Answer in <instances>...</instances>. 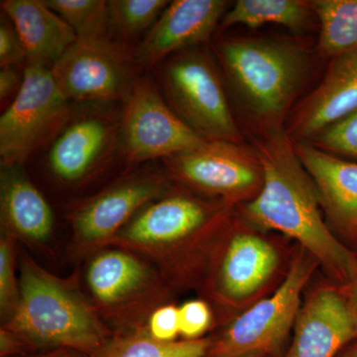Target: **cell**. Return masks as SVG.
I'll list each match as a JSON object with an SVG mask.
<instances>
[{"mask_svg": "<svg viewBox=\"0 0 357 357\" xmlns=\"http://www.w3.org/2000/svg\"><path fill=\"white\" fill-rule=\"evenodd\" d=\"M251 146L261 162V191L244 204L243 215L263 229L296 239L333 278L351 280L357 258L335 238L321 215L318 191L284 128L249 133Z\"/></svg>", "mask_w": 357, "mask_h": 357, "instance_id": "1", "label": "cell"}, {"mask_svg": "<svg viewBox=\"0 0 357 357\" xmlns=\"http://www.w3.org/2000/svg\"><path fill=\"white\" fill-rule=\"evenodd\" d=\"M230 210L218 199L171 188L140 211L107 248L126 249L144 258L171 288L188 285L206 271Z\"/></svg>", "mask_w": 357, "mask_h": 357, "instance_id": "2", "label": "cell"}, {"mask_svg": "<svg viewBox=\"0 0 357 357\" xmlns=\"http://www.w3.org/2000/svg\"><path fill=\"white\" fill-rule=\"evenodd\" d=\"M20 267V304L1 328L20 338L29 352L65 349L89 356L114 333L82 291L77 274L60 278L25 252Z\"/></svg>", "mask_w": 357, "mask_h": 357, "instance_id": "3", "label": "cell"}, {"mask_svg": "<svg viewBox=\"0 0 357 357\" xmlns=\"http://www.w3.org/2000/svg\"><path fill=\"white\" fill-rule=\"evenodd\" d=\"M215 50L252 131L284 128L309 73L306 47L291 39L236 37L218 41Z\"/></svg>", "mask_w": 357, "mask_h": 357, "instance_id": "4", "label": "cell"}, {"mask_svg": "<svg viewBox=\"0 0 357 357\" xmlns=\"http://www.w3.org/2000/svg\"><path fill=\"white\" fill-rule=\"evenodd\" d=\"M86 282L89 300L112 333L145 330L152 312L168 304L172 289L151 263L115 248L93 253Z\"/></svg>", "mask_w": 357, "mask_h": 357, "instance_id": "5", "label": "cell"}, {"mask_svg": "<svg viewBox=\"0 0 357 357\" xmlns=\"http://www.w3.org/2000/svg\"><path fill=\"white\" fill-rule=\"evenodd\" d=\"M159 79L166 102L192 130L206 140L243 144L222 73L208 53L192 48L174 54Z\"/></svg>", "mask_w": 357, "mask_h": 357, "instance_id": "6", "label": "cell"}, {"mask_svg": "<svg viewBox=\"0 0 357 357\" xmlns=\"http://www.w3.org/2000/svg\"><path fill=\"white\" fill-rule=\"evenodd\" d=\"M22 86L0 117L1 166H21L69 121L70 102L51 68L27 64Z\"/></svg>", "mask_w": 357, "mask_h": 357, "instance_id": "7", "label": "cell"}, {"mask_svg": "<svg viewBox=\"0 0 357 357\" xmlns=\"http://www.w3.org/2000/svg\"><path fill=\"white\" fill-rule=\"evenodd\" d=\"M318 264L303 248L276 292L237 317L211 340L206 357H248L276 351L297 321L301 294Z\"/></svg>", "mask_w": 357, "mask_h": 357, "instance_id": "8", "label": "cell"}, {"mask_svg": "<svg viewBox=\"0 0 357 357\" xmlns=\"http://www.w3.org/2000/svg\"><path fill=\"white\" fill-rule=\"evenodd\" d=\"M163 161L169 175L178 184L231 208L252 201L261 191L264 181L255 150L244 143L208 140Z\"/></svg>", "mask_w": 357, "mask_h": 357, "instance_id": "9", "label": "cell"}, {"mask_svg": "<svg viewBox=\"0 0 357 357\" xmlns=\"http://www.w3.org/2000/svg\"><path fill=\"white\" fill-rule=\"evenodd\" d=\"M123 102L119 143L130 165L169 158L208 141L176 114L150 77H139Z\"/></svg>", "mask_w": 357, "mask_h": 357, "instance_id": "10", "label": "cell"}, {"mask_svg": "<svg viewBox=\"0 0 357 357\" xmlns=\"http://www.w3.org/2000/svg\"><path fill=\"white\" fill-rule=\"evenodd\" d=\"M132 53L107 34L77 38L52 67L58 88L69 102L126 100L139 77Z\"/></svg>", "mask_w": 357, "mask_h": 357, "instance_id": "11", "label": "cell"}, {"mask_svg": "<svg viewBox=\"0 0 357 357\" xmlns=\"http://www.w3.org/2000/svg\"><path fill=\"white\" fill-rule=\"evenodd\" d=\"M171 189L158 174H138L109 185L79 204L70 215L73 246L79 255H93L145 206Z\"/></svg>", "mask_w": 357, "mask_h": 357, "instance_id": "12", "label": "cell"}, {"mask_svg": "<svg viewBox=\"0 0 357 357\" xmlns=\"http://www.w3.org/2000/svg\"><path fill=\"white\" fill-rule=\"evenodd\" d=\"M223 227L206 268V286L218 302L236 305L255 295L271 278L278 252L258 234Z\"/></svg>", "mask_w": 357, "mask_h": 357, "instance_id": "13", "label": "cell"}, {"mask_svg": "<svg viewBox=\"0 0 357 357\" xmlns=\"http://www.w3.org/2000/svg\"><path fill=\"white\" fill-rule=\"evenodd\" d=\"M225 0H175L131 53L136 67L150 70L178 52L208 42L227 13Z\"/></svg>", "mask_w": 357, "mask_h": 357, "instance_id": "14", "label": "cell"}, {"mask_svg": "<svg viewBox=\"0 0 357 357\" xmlns=\"http://www.w3.org/2000/svg\"><path fill=\"white\" fill-rule=\"evenodd\" d=\"M357 337V317L342 288L321 287L300 310L287 357H335Z\"/></svg>", "mask_w": 357, "mask_h": 357, "instance_id": "15", "label": "cell"}, {"mask_svg": "<svg viewBox=\"0 0 357 357\" xmlns=\"http://www.w3.org/2000/svg\"><path fill=\"white\" fill-rule=\"evenodd\" d=\"M356 109L357 49L332 59L323 81L294 110L287 132L310 142Z\"/></svg>", "mask_w": 357, "mask_h": 357, "instance_id": "16", "label": "cell"}, {"mask_svg": "<svg viewBox=\"0 0 357 357\" xmlns=\"http://www.w3.org/2000/svg\"><path fill=\"white\" fill-rule=\"evenodd\" d=\"M119 123L105 115L89 114L67 124L49 151L53 175L67 185L91 177L112 155L119 141Z\"/></svg>", "mask_w": 357, "mask_h": 357, "instance_id": "17", "label": "cell"}, {"mask_svg": "<svg viewBox=\"0 0 357 357\" xmlns=\"http://www.w3.org/2000/svg\"><path fill=\"white\" fill-rule=\"evenodd\" d=\"M296 153L318 191L328 220L349 236H357V163L309 142L293 140Z\"/></svg>", "mask_w": 357, "mask_h": 357, "instance_id": "18", "label": "cell"}, {"mask_svg": "<svg viewBox=\"0 0 357 357\" xmlns=\"http://www.w3.org/2000/svg\"><path fill=\"white\" fill-rule=\"evenodd\" d=\"M1 8L24 45L27 64L52 69L76 43V32L43 0H3Z\"/></svg>", "mask_w": 357, "mask_h": 357, "instance_id": "19", "label": "cell"}, {"mask_svg": "<svg viewBox=\"0 0 357 357\" xmlns=\"http://www.w3.org/2000/svg\"><path fill=\"white\" fill-rule=\"evenodd\" d=\"M21 166H1L0 210L2 230L30 243H43L54 227L53 211Z\"/></svg>", "mask_w": 357, "mask_h": 357, "instance_id": "20", "label": "cell"}, {"mask_svg": "<svg viewBox=\"0 0 357 357\" xmlns=\"http://www.w3.org/2000/svg\"><path fill=\"white\" fill-rule=\"evenodd\" d=\"M314 15L306 0H237L225 13L220 27L266 24L284 26L292 32L304 31Z\"/></svg>", "mask_w": 357, "mask_h": 357, "instance_id": "21", "label": "cell"}, {"mask_svg": "<svg viewBox=\"0 0 357 357\" xmlns=\"http://www.w3.org/2000/svg\"><path fill=\"white\" fill-rule=\"evenodd\" d=\"M319 24L318 51L333 59L357 49V0H309Z\"/></svg>", "mask_w": 357, "mask_h": 357, "instance_id": "22", "label": "cell"}, {"mask_svg": "<svg viewBox=\"0 0 357 357\" xmlns=\"http://www.w3.org/2000/svg\"><path fill=\"white\" fill-rule=\"evenodd\" d=\"M211 344L210 338L161 342L146 330L114 333L86 357H206Z\"/></svg>", "mask_w": 357, "mask_h": 357, "instance_id": "23", "label": "cell"}, {"mask_svg": "<svg viewBox=\"0 0 357 357\" xmlns=\"http://www.w3.org/2000/svg\"><path fill=\"white\" fill-rule=\"evenodd\" d=\"M170 1L167 0H109L107 30L122 41H132L146 34Z\"/></svg>", "mask_w": 357, "mask_h": 357, "instance_id": "24", "label": "cell"}, {"mask_svg": "<svg viewBox=\"0 0 357 357\" xmlns=\"http://www.w3.org/2000/svg\"><path fill=\"white\" fill-rule=\"evenodd\" d=\"M43 2L76 32L77 38L107 33V1L105 0H43Z\"/></svg>", "mask_w": 357, "mask_h": 357, "instance_id": "25", "label": "cell"}, {"mask_svg": "<svg viewBox=\"0 0 357 357\" xmlns=\"http://www.w3.org/2000/svg\"><path fill=\"white\" fill-rule=\"evenodd\" d=\"M17 238L2 230L0 239V314L2 324L13 316L20 300V284L16 277Z\"/></svg>", "mask_w": 357, "mask_h": 357, "instance_id": "26", "label": "cell"}, {"mask_svg": "<svg viewBox=\"0 0 357 357\" xmlns=\"http://www.w3.org/2000/svg\"><path fill=\"white\" fill-rule=\"evenodd\" d=\"M309 143L335 156L357 159V109L328 126Z\"/></svg>", "mask_w": 357, "mask_h": 357, "instance_id": "27", "label": "cell"}, {"mask_svg": "<svg viewBox=\"0 0 357 357\" xmlns=\"http://www.w3.org/2000/svg\"><path fill=\"white\" fill-rule=\"evenodd\" d=\"M180 335L185 340H199L210 328L213 321L211 307L201 300L189 301L178 307Z\"/></svg>", "mask_w": 357, "mask_h": 357, "instance_id": "28", "label": "cell"}, {"mask_svg": "<svg viewBox=\"0 0 357 357\" xmlns=\"http://www.w3.org/2000/svg\"><path fill=\"white\" fill-rule=\"evenodd\" d=\"M146 333L161 342H176L180 335V311L173 304H166L155 310L148 319Z\"/></svg>", "mask_w": 357, "mask_h": 357, "instance_id": "29", "label": "cell"}, {"mask_svg": "<svg viewBox=\"0 0 357 357\" xmlns=\"http://www.w3.org/2000/svg\"><path fill=\"white\" fill-rule=\"evenodd\" d=\"M0 22V68L18 67L27 62V53L20 34L6 14Z\"/></svg>", "mask_w": 357, "mask_h": 357, "instance_id": "30", "label": "cell"}, {"mask_svg": "<svg viewBox=\"0 0 357 357\" xmlns=\"http://www.w3.org/2000/svg\"><path fill=\"white\" fill-rule=\"evenodd\" d=\"M24 72L20 74L18 67L0 68V102L3 105L13 95L17 96L22 86Z\"/></svg>", "mask_w": 357, "mask_h": 357, "instance_id": "31", "label": "cell"}, {"mask_svg": "<svg viewBox=\"0 0 357 357\" xmlns=\"http://www.w3.org/2000/svg\"><path fill=\"white\" fill-rule=\"evenodd\" d=\"M28 352L26 345L14 333L6 328H0V356H25Z\"/></svg>", "mask_w": 357, "mask_h": 357, "instance_id": "32", "label": "cell"}, {"mask_svg": "<svg viewBox=\"0 0 357 357\" xmlns=\"http://www.w3.org/2000/svg\"><path fill=\"white\" fill-rule=\"evenodd\" d=\"M342 289L345 297L349 301V305H351V309L354 310V314L357 317V264L351 280L347 282Z\"/></svg>", "mask_w": 357, "mask_h": 357, "instance_id": "33", "label": "cell"}, {"mask_svg": "<svg viewBox=\"0 0 357 357\" xmlns=\"http://www.w3.org/2000/svg\"><path fill=\"white\" fill-rule=\"evenodd\" d=\"M23 357H86L81 352L72 351V349H56V351H47L41 356H23Z\"/></svg>", "mask_w": 357, "mask_h": 357, "instance_id": "34", "label": "cell"}, {"mask_svg": "<svg viewBox=\"0 0 357 357\" xmlns=\"http://www.w3.org/2000/svg\"><path fill=\"white\" fill-rule=\"evenodd\" d=\"M340 357H357V344L352 347L347 352H344Z\"/></svg>", "mask_w": 357, "mask_h": 357, "instance_id": "35", "label": "cell"}, {"mask_svg": "<svg viewBox=\"0 0 357 357\" xmlns=\"http://www.w3.org/2000/svg\"><path fill=\"white\" fill-rule=\"evenodd\" d=\"M255 356H248V357H255Z\"/></svg>", "mask_w": 357, "mask_h": 357, "instance_id": "36", "label": "cell"}]
</instances>
